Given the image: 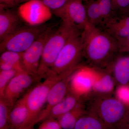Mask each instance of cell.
Returning a JSON list of instances; mask_svg holds the SVG:
<instances>
[{"mask_svg":"<svg viewBox=\"0 0 129 129\" xmlns=\"http://www.w3.org/2000/svg\"><path fill=\"white\" fill-rule=\"evenodd\" d=\"M83 58L86 67L105 71L119 53L117 41L101 29L90 24L81 32Z\"/></svg>","mask_w":129,"mask_h":129,"instance_id":"1","label":"cell"},{"mask_svg":"<svg viewBox=\"0 0 129 129\" xmlns=\"http://www.w3.org/2000/svg\"><path fill=\"white\" fill-rule=\"evenodd\" d=\"M84 99L88 102L86 111L95 114L109 129H117L129 108L128 105L111 95H99L91 92Z\"/></svg>","mask_w":129,"mask_h":129,"instance_id":"2","label":"cell"},{"mask_svg":"<svg viewBox=\"0 0 129 129\" xmlns=\"http://www.w3.org/2000/svg\"><path fill=\"white\" fill-rule=\"evenodd\" d=\"M77 29H78L72 24L62 22L60 27L54 30L44 46L37 72V76L40 78H46L61 50Z\"/></svg>","mask_w":129,"mask_h":129,"instance_id":"3","label":"cell"},{"mask_svg":"<svg viewBox=\"0 0 129 129\" xmlns=\"http://www.w3.org/2000/svg\"><path fill=\"white\" fill-rule=\"evenodd\" d=\"M81 32L82 30L77 29L71 35L48 72L47 77L69 72L80 65L83 58Z\"/></svg>","mask_w":129,"mask_h":129,"instance_id":"4","label":"cell"},{"mask_svg":"<svg viewBox=\"0 0 129 129\" xmlns=\"http://www.w3.org/2000/svg\"><path fill=\"white\" fill-rule=\"evenodd\" d=\"M73 70L57 75L47 77L28 91L27 98L28 115L22 129L33 128L34 123L44 108L49 91L58 80L74 72Z\"/></svg>","mask_w":129,"mask_h":129,"instance_id":"5","label":"cell"},{"mask_svg":"<svg viewBox=\"0 0 129 129\" xmlns=\"http://www.w3.org/2000/svg\"><path fill=\"white\" fill-rule=\"evenodd\" d=\"M47 27L43 24L19 27L16 31L1 41V53L6 51L24 52Z\"/></svg>","mask_w":129,"mask_h":129,"instance_id":"6","label":"cell"},{"mask_svg":"<svg viewBox=\"0 0 129 129\" xmlns=\"http://www.w3.org/2000/svg\"><path fill=\"white\" fill-rule=\"evenodd\" d=\"M41 79L27 73L19 74L11 81L5 89L2 98L11 108L19 99L30 89L40 83Z\"/></svg>","mask_w":129,"mask_h":129,"instance_id":"7","label":"cell"},{"mask_svg":"<svg viewBox=\"0 0 129 129\" xmlns=\"http://www.w3.org/2000/svg\"><path fill=\"white\" fill-rule=\"evenodd\" d=\"M54 30L52 27H47L31 45L22 53V64L25 72L38 76L37 72L44 46Z\"/></svg>","mask_w":129,"mask_h":129,"instance_id":"8","label":"cell"},{"mask_svg":"<svg viewBox=\"0 0 129 129\" xmlns=\"http://www.w3.org/2000/svg\"><path fill=\"white\" fill-rule=\"evenodd\" d=\"M99 71L81 65L74 71L70 82L69 91L80 99L92 91V87Z\"/></svg>","mask_w":129,"mask_h":129,"instance_id":"9","label":"cell"},{"mask_svg":"<svg viewBox=\"0 0 129 129\" xmlns=\"http://www.w3.org/2000/svg\"><path fill=\"white\" fill-rule=\"evenodd\" d=\"M52 12L38 0L25 1L18 8V14L28 25H41L51 18Z\"/></svg>","mask_w":129,"mask_h":129,"instance_id":"10","label":"cell"},{"mask_svg":"<svg viewBox=\"0 0 129 129\" xmlns=\"http://www.w3.org/2000/svg\"><path fill=\"white\" fill-rule=\"evenodd\" d=\"M53 13L62 22L70 24L80 30L90 24L82 0H70L64 7Z\"/></svg>","mask_w":129,"mask_h":129,"instance_id":"11","label":"cell"},{"mask_svg":"<svg viewBox=\"0 0 129 129\" xmlns=\"http://www.w3.org/2000/svg\"><path fill=\"white\" fill-rule=\"evenodd\" d=\"M64 76L51 87L44 108L34 123V125L45 119L51 109L63 100L69 92V85L72 74Z\"/></svg>","mask_w":129,"mask_h":129,"instance_id":"12","label":"cell"},{"mask_svg":"<svg viewBox=\"0 0 129 129\" xmlns=\"http://www.w3.org/2000/svg\"><path fill=\"white\" fill-rule=\"evenodd\" d=\"M105 71L112 75L118 86H129V54L119 53Z\"/></svg>","mask_w":129,"mask_h":129,"instance_id":"13","label":"cell"},{"mask_svg":"<svg viewBox=\"0 0 129 129\" xmlns=\"http://www.w3.org/2000/svg\"><path fill=\"white\" fill-rule=\"evenodd\" d=\"M101 29L117 41L129 35V16L116 13Z\"/></svg>","mask_w":129,"mask_h":129,"instance_id":"14","label":"cell"},{"mask_svg":"<svg viewBox=\"0 0 129 129\" xmlns=\"http://www.w3.org/2000/svg\"><path fill=\"white\" fill-rule=\"evenodd\" d=\"M28 92L19 99L10 109L9 129H22L28 117L27 103Z\"/></svg>","mask_w":129,"mask_h":129,"instance_id":"15","label":"cell"},{"mask_svg":"<svg viewBox=\"0 0 129 129\" xmlns=\"http://www.w3.org/2000/svg\"><path fill=\"white\" fill-rule=\"evenodd\" d=\"M19 17L11 10H5L1 5L0 40L1 41L16 31L19 27Z\"/></svg>","mask_w":129,"mask_h":129,"instance_id":"16","label":"cell"},{"mask_svg":"<svg viewBox=\"0 0 129 129\" xmlns=\"http://www.w3.org/2000/svg\"><path fill=\"white\" fill-rule=\"evenodd\" d=\"M100 71L95 79L91 92L102 95H110L116 86L113 77L110 73L106 71Z\"/></svg>","mask_w":129,"mask_h":129,"instance_id":"17","label":"cell"},{"mask_svg":"<svg viewBox=\"0 0 129 129\" xmlns=\"http://www.w3.org/2000/svg\"><path fill=\"white\" fill-rule=\"evenodd\" d=\"M80 102L78 96L69 91L64 99L52 108L46 119L52 118L57 119L72 110Z\"/></svg>","mask_w":129,"mask_h":129,"instance_id":"18","label":"cell"},{"mask_svg":"<svg viewBox=\"0 0 129 129\" xmlns=\"http://www.w3.org/2000/svg\"><path fill=\"white\" fill-rule=\"evenodd\" d=\"M86 111L85 104L82 102H80L72 110L57 119L61 128H74L77 120Z\"/></svg>","mask_w":129,"mask_h":129,"instance_id":"19","label":"cell"},{"mask_svg":"<svg viewBox=\"0 0 129 129\" xmlns=\"http://www.w3.org/2000/svg\"><path fill=\"white\" fill-rule=\"evenodd\" d=\"M75 129H104L109 128L98 116L87 111L79 118Z\"/></svg>","mask_w":129,"mask_h":129,"instance_id":"20","label":"cell"},{"mask_svg":"<svg viewBox=\"0 0 129 129\" xmlns=\"http://www.w3.org/2000/svg\"><path fill=\"white\" fill-rule=\"evenodd\" d=\"M85 4L88 22L94 27L101 28L103 21L98 0H87Z\"/></svg>","mask_w":129,"mask_h":129,"instance_id":"21","label":"cell"},{"mask_svg":"<svg viewBox=\"0 0 129 129\" xmlns=\"http://www.w3.org/2000/svg\"><path fill=\"white\" fill-rule=\"evenodd\" d=\"M22 53L11 51L3 52L1 54L0 62L7 64L11 69L16 70L20 73L25 72L22 64Z\"/></svg>","mask_w":129,"mask_h":129,"instance_id":"22","label":"cell"},{"mask_svg":"<svg viewBox=\"0 0 129 129\" xmlns=\"http://www.w3.org/2000/svg\"><path fill=\"white\" fill-rule=\"evenodd\" d=\"M20 72L15 69L0 71V98H2L4 91L9 82Z\"/></svg>","mask_w":129,"mask_h":129,"instance_id":"23","label":"cell"},{"mask_svg":"<svg viewBox=\"0 0 129 129\" xmlns=\"http://www.w3.org/2000/svg\"><path fill=\"white\" fill-rule=\"evenodd\" d=\"M11 108L0 98V129H9V114Z\"/></svg>","mask_w":129,"mask_h":129,"instance_id":"24","label":"cell"},{"mask_svg":"<svg viewBox=\"0 0 129 129\" xmlns=\"http://www.w3.org/2000/svg\"><path fill=\"white\" fill-rule=\"evenodd\" d=\"M98 1L103 19V26L105 23L116 13L113 11L111 0H98Z\"/></svg>","mask_w":129,"mask_h":129,"instance_id":"25","label":"cell"},{"mask_svg":"<svg viewBox=\"0 0 129 129\" xmlns=\"http://www.w3.org/2000/svg\"><path fill=\"white\" fill-rule=\"evenodd\" d=\"M29 0H23L27 1ZM45 5L54 13L63 8L70 0H38Z\"/></svg>","mask_w":129,"mask_h":129,"instance_id":"26","label":"cell"},{"mask_svg":"<svg viewBox=\"0 0 129 129\" xmlns=\"http://www.w3.org/2000/svg\"><path fill=\"white\" fill-rule=\"evenodd\" d=\"M116 97L125 104H129V86H118L115 91Z\"/></svg>","mask_w":129,"mask_h":129,"instance_id":"27","label":"cell"},{"mask_svg":"<svg viewBox=\"0 0 129 129\" xmlns=\"http://www.w3.org/2000/svg\"><path fill=\"white\" fill-rule=\"evenodd\" d=\"M39 129H62L58 120L57 119L52 118H46L41 122L38 127Z\"/></svg>","mask_w":129,"mask_h":129,"instance_id":"28","label":"cell"},{"mask_svg":"<svg viewBox=\"0 0 129 129\" xmlns=\"http://www.w3.org/2000/svg\"><path fill=\"white\" fill-rule=\"evenodd\" d=\"M113 11L119 13L129 6V0H111Z\"/></svg>","mask_w":129,"mask_h":129,"instance_id":"29","label":"cell"},{"mask_svg":"<svg viewBox=\"0 0 129 129\" xmlns=\"http://www.w3.org/2000/svg\"><path fill=\"white\" fill-rule=\"evenodd\" d=\"M117 129H129V108L124 118L119 125Z\"/></svg>","mask_w":129,"mask_h":129,"instance_id":"30","label":"cell"},{"mask_svg":"<svg viewBox=\"0 0 129 129\" xmlns=\"http://www.w3.org/2000/svg\"><path fill=\"white\" fill-rule=\"evenodd\" d=\"M118 49L123 48L129 45V35L118 40Z\"/></svg>","mask_w":129,"mask_h":129,"instance_id":"31","label":"cell"},{"mask_svg":"<svg viewBox=\"0 0 129 129\" xmlns=\"http://www.w3.org/2000/svg\"><path fill=\"white\" fill-rule=\"evenodd\" d=\"M119 53H128L129 54V45L119 50Z\"/></svg>","mask_w":129,"mask_h":129,"instance_id":"32","label":"cell"},{"mask_svg":"<svg viewBox=\"0 0 129 129\" xmlns=\"http://www.w3.org/2000/svg\"><path fill=\"white\" fill-rule=\"evenodd\" d=\"M23 1V0H10L8 6H13V5H16L18 3L22 1Z\"/></svg>","mask_w":129,"mask_h":129,"instance_id":"33","label":"cell"},{"mask_svg":"<svg viewBox=\"0 0 129 129\" xmlns=\"http://www.w3.org/2000/svg\"><path fill=\"white\" fill-rule=\"evenodd\" d=\"M10 0H0L1 5L3 6H8Z\"/></svg>","mask_w":129,"mask_h":129,"instance_id":"34","label":"cell"},{"mask_svg":"<svg viewBox=\"0 0 129 129\" xmlns=\"http://www.w3.org/2000/svg\"><path fill=\"white\" fill-rule=\"evenodd\" d=\"M85 1H87V0H85Z\"/></svg>","mask_w":129,"mask_h":129,"instance_id":"35","label":"cell"}]
</instances>
